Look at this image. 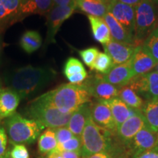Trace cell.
<instances>
[{
	"label": "cell",
	"instance_id": "7c38bea8",
	"mask_svg": "<svg viewBox=\"0 0 158 158\" xmlns=\"http://www.w3.org/2000/svg\"><path fill=\"white\" fill-rule=\"evenodd\" d=\"M146 124L147 123L143 114H141V110H138L137 113L128 118L117 127L116 135L118 142L124 147L127 145Z\"/></svg>",
	"mask_w": 158,
	"mask_h": 158
},
{
	"label": "cell",
	"instance_id": "d590c367",
	"mask_svg": "<svg viewBox=\"0 0 158 158\" xmlns=\"http://www.w3.org/2000/svg\"><path fill=\"white\" fill-rule=\"evenodd\" d=\"M10 158H29V154L24 144L13 145L10 153Z\"/></svg>",
	"mask_w": 158,
	"mask_h": 158
},
{
	"label": "cell",
	"instance_id": "83f0119b",
	"mask_svg": "<svg viewBox=\"0 0 158 158\" xmlns=\"http://www.w3.org/2000/svg\"><path fill=\"white\" fill-rule=\"evenodd\" d=\"M126 86L132 89L140 97L147 100L148 94V81L147 75H138L130 79Z\"/></svg>",
	"mask_w": 158,
	"mask_h": 158
},
{
	"label": "cell",
	"instance_id": "5b68a950",
	"mask_svg": "<svg viewBox=\"0 0 158 158\" xmlns=\"http://www.w3.org/2000/svg\"><path fill=\"white\" fill-rule=\"evenodd\" d=\"M110 136V132L99 127L90 116L81 136V157L86 158L94 154L110 151L114 144Z\"/></svg>",
	"mask_w": 158,
	"mask_h": 158
},
{
	"label": "cell",
	"instance_id": "6da1fadb",
	"mask_svg": "<svg viewBox=\"0 0 158 158\" xmlns=\"http://www.w3.org/2000/svg\"><path fill=\"white\" fill-rule=\"evenodd\" d=\"M56 76L51 68L27 66L12 72L7 79L8 88L14 90L21 98L37 93Z\"/></svg>",
	"mask_w": 158,
	"mask_h": 158
},
{
	"label": "cell",
	"instance_id": "e575fe53",
	"mask_svg": "<svg viewBox=\"0 0 158 158\" xmlns=\"http://www.w3.org/2000/svg\"><path fill=\"white\" fill-rule=\"evenodd\" d=\"M54 131L58 145L68 141V140H70L74 136L72 132L68 129L67 126L66 127L56 128V129H54Z\"/></svg>",
	"mask_w": 158,
	"mask_h": 158
},
{
	"label": "cell",
	"instance_id": "52a82bcc",
	"mask_svg": "<svg viewBox=\"0 0 158 158\" xmlns=\"http://www.w3.org/2000/svg\"><path fill=\"white\" fill-rule=\"evenodd\" d=\"M157 139L158 133L152 130L146 124L124 147L132 158L144 152L155 149Z\"/></svg>",
	"mask_w": 158,
	"mask_h": 158
},
{
	"label": "cell",
	"instance_id": "8992f818",
	"mask_svg": "<svg viewBox=\"0 0 158 158\" xmlns=\"http://www.w3.org/2000/svg\"><path fill=\"white\" fill-rule=\"evenodd\" d=\"M158 27V5L150 0H142L135 6V39L141 45Z\"/></svg>",
	"mask_w": 158,
	"mask_h": 158
},
{
	"label": "cell",
	"instance_id": "f546056e",
	"mask_svg": "<svg viewBox=\"0 0 158 158\" xmlns=\"http://www.w3.org/2000/svg\"><path fill=\"white\" fill-rule=\"evenodd\" d=\"M84 71H86V70H85L84 65L78 59L70 57L65 62L64 67V74L67 77V78L73 76V75L84 72Z\"/></svg>",
	"mask_w": 158,
	"mask_h": 158
},
{
	"label": "cell",
	"instance_id": "cb8c5ba5",
	"mask_svg": "<svg viewBox=\"0 0 158 158\" xmlns=\"http://www.w3.org/2000/svg\"><path fill=\"white\" fill-rule=\"evenodd\" d=\"M141 112L147 125L158 133V100H147L144 102Z\"/></svg>",
	"mask_w": 158,
	"mask_h": 158
},
{
	"label": "cell",
	"instance_id": "ab89813d",
	"mask_svg": "<svg viewBox=\"0 0 158 158\" xmlns=\"http://www.w3.org/2000/svg\"><path fill=\"white\" fill-rule=\"evenodd\" d=\"M132 158H158V149H155L144 152Z\"/></svg>",
	"mask_w": 158,
	"mask_h": 158
},
{
	"label": "cell",
	"instance_id": "4fadbf2b",
	"mask_svg": "<svg viewBox=\"0 0 158 158\" xmlns=\"http://www.w3.org/2000/svg\"><path fill=\"white\" fill-rule=\"evenodd\" d=\"M105 53L112 59L114 66L128 62L135 54L138 47L118 43L113 40L103 45Z\"/></svg>",
	"mask_w": 158,
	"mask_h": 158
},
{
	"label": "cell",
	"instance_id": "7402d4cb",
	"mask_svg": "<svg viewBox=\"0 0 158 158\" xmlns=\"http://www.w3.org/2000/svg\"><path fill=\"white\" fill-rule=\"evenodd\" d=\"M91 29L94 38L102 45H106L111 40L109 28L103 18L88 15Z\"/></svg>",
	"mask_w": 158,
	"mask_h": 158
},
{
	"label": "cell",
	"instance_id": "bcb514c9",
	"mask_svg": "<svg viewBox=\"0 0 158 158\" xmlns=\"http://www.w3.org/2000/svg\"><path fill=\"white\" fill-rule=\"evenodd\" d=\"M154 71L156 73H158V63L157 64H156V66L155 67V68H154Z\"/></svg>",
	"mask_w": 158,
	"mask_h": 158
},
{
	"label": "cell",
	"instance_id": "44dd1931",
	"mask_svg": "<svg viewBox=\"0 0 158 158\" xmlns=\"http://www.w3.org/2000/svg\"><path fill=\"white\" fill-rule=\"evenodd\" d=\"M54 5L53 0H21L20 15L48 14Z\"/></svg>",
	"mask_w": 158,
	"mask_h": 158
},
{
	"label": "cell",
	"instance_id": "8fae6325",
	"mask_svg": "<svg viewBox=\"0 0 158 158\" xmlns=\"http://www.w3.org/2000/svg\"><path fill=\"white\" fill-rule=\"evenodd\" d=\"M91 117L99 127L116 134V125L109 106L104 101H98L91 104Z\"/></svg>",
	"mask_w": 158,
	"mask_h": 158
},
{
	"label": "cell",
	"instance_id": "f907efd6",
	"mask_svg": "<svg viewBox=\"0 0 158 158\" xmlns=\"http://www.w3.org/2000/svg\"><path fill=\"white\" fill-rule=\"evenodd\" d=\"M156 149H158V139H157V146H156Z\"/></svg>",
	"mask_w": 158,
	"mask_h": 158
},
{
	"label": "cell",
	"instance_id": "ba28073f",
	"mask_svg": "<svg viewBox=\"0 0 158 158\" xmlns=\"http://www.w3.org/2000/svg\"><path fill=\"white\" fill-rule=\"evenodd\" d=\"M77 5H56L47 14V37L45 45L55 43V36L60 29L62 23L73 14Z\"/></svg>",
	"mask_w": 158,
	"mask_h": 158
},
{
	"label": "cell",
	"instance_id": "e0dca14e",
	"mask_svg": "<svg viewBox=\"0 0 158 158\" xmlns=\"http://www.w3.org/2000/svg\"><path fill=\"white\" fill-rule=\"evenodd\" d=\"M103 19L109 28L111 40L116 42L124 43V44L134 45L136 47L139 46L136 43L135 37L128 33L126 29L116 21L115 18L110 13L108 12L105 15Z\"/></svg>",
	"mask_w": 158,
	"mask_h": 158
},
{
	"label": "cell",
	"instance_id": "8d00e7d4",
	"mask_svg": "<svg viewBox=\"0 0 158 158\" xmlns=\"http://www.w3.org/2000/svg\"><path fill=\"white\" fill-rule=\"evenodd\" d=\"M110 158H130L129 152L122 144L114 143L111 149Z\"/></svg>",
	"mask_w": 158,
	"mask_h": 158
},
{
	"label": "cell",
	"instance_id": "484cf974",
	"mask_svg": "<svg viewBox=\"0 0 158 158\" xmlns=\"http://www.w3.org/2000/svg\"><path fill=\"white\" fill-rule=\"evenodd\" d=\"M118 98L121 99L128 107L134 110H141L144 105L143 99L135 91L127 86L119 88Z\"/></svg>",
	"mask_w": 158,
	"mask_h": 158
},
{
	"label": "cell",
	"instance_id": "d6986e66",
	"mask_svg": "<svg viewBox=\"0 0 158 158\" xmlns=\"http://www.w3.org/2000/svg\"><path fill=\"white\" fill-rule=\"evenodd\" d=\"M104 102L109 106L111 110L116 127H119L128 118L135 114L138 111V110H134L128 107L127 105L118 98L110 99L109 100H106Z\"/></svg>",
	"mask_w": 158,
	"mask_h": 158
},
{
	"label": "cell",
	"instance_id": "9c48e42d",
	"mask_svg": "<svg viewBox=\"0 0 158 158\" xmlns=\"http://www.w3.org/2000/svg\"><path fill=\"white\" fill-rule=\"evenodd\" d=\"M90 95L99 101H106L118 98L119 88L103 80L101 75H95L85 80L82 84Z\"/></svg>",
	"mask_w": 158,
	"mask_h": 158
},
{
	"label": "cell",
	"instance_id": "74e56055",
	"mask_svg": "<svg viewBox=\"0 0 158 158\" xmlns=\"http://www.w3.org/2000/svg\"><path fill=\"white\" fill-rule=\"evenodd\" d=\"M7 140H8V138H7L5 129L0 122V157L5 155Z\"/></svg>",
	"mask_w": 158,
	"mask_h": 158
},
{
	"label": "cell",
	"instance_id": "1f68e13d",
	"mask_svg": "<svg viewBox=\"0 0 158 158\" xmlns=\"http://www.w3.org/2000/svg\"><path fill=\"white\" fill-rule=\"evenodd\" d=\"M155 60L158 63V28L151 33L143 43Z\"/></svg>",
	"mask_w": 158,
	"mask_h": 158
},
{
	"label": "cell",
	"instance_id": "ee69618b",
	"mask_svg": "<svg viewBox=\"0 0 158 158\" xmlns=\"http://www.w3.org/2000/svg\"><path fill=\"white\" fill-rule=\"evenodd\" d=\"M118 1L120 2L135 7V6H137L138 4L141 2L142 0H118Z\"/></svg>",
	"mask_w": 158,
	"mask_h": 158
},
{
	"label": "cell",
	"instance_id": "816d5d0a",
	"mask_svg": "<svg viewBox=\"0 0 158 158\" xmlns=\"http://www.w3.org/2000/svg\"><path fill=\"white\" fill-rule=\"evenodd\" d=\"M0 53H1V43H0Z\"/></svg>",
	"mask_w": 158,
	"mask_h": 158
},
{
	"label": "cell",
	"instance_id": "7dc6e473",
	"mask_svg": "<svg viewBox=\"0 0 158 158\" xmlns=\"http://www.w3.org/2000/svg\"><path fill=\"white\" fill-rule=\"evenodd\" d=\"M150 1L153 2L154 3H155V4H157V5H158V0H150Z\"/></svg>",
	"mask_w": 158,
	"mask_h": 158
},
{
	"label": "cell",
	"instance_id": "f35d334b",
	"mask_svg": "<svg viewBox=\"0 0 158 158\" xmlns=\"http://www.w3.org/2000/svg\"><path fill=\"white\" fill-rule=\"evenodd\" d=\"M87 72H86V71H84V72L80 73L73 75V76L69 77L68 79L71 84H81L82 82H84V81L86 80V78H87Z\"/></svg>",
	"mask_w": 158,
	"mask_h": 158
},
{
	"label": "cell",
	"instance_id": "4dcf8cb0",
	"mask_svg": "<svg viewBox=\"0 0 158 158\" xmlns=\"http://www.w3.org/2000/svg\"><path fill=\"white\" fill-rule=\"evenodd\" d=\"M146 75L148 81L147 100H158V73L155 71H152Z\"/></svg>",
	"mask_w": 158,
	"mask_h": 158
},
{
	"label": "cell",
	"instance_id": "681fc988",
	"mask_svg": "<svg viewBox=\"0 0 158 158\" xmlns=\"http://www.w3.org/2000/svg\"><path fill=\"white\" fill-rule=\"evenodd\" d=\"M102 1H104V2H106L108 3V2H109L110 1V0H102Z\"/></svg>",
	"mask_w": 158,
	"mask_h": 158
},
{
	"label": "cell",
	"instance_id": "30bf717a",
	"mask_svg": "<svg viewBox=\"0 0 158 158\" xmlns=\"http://www.w3.org/2000/svg\"><path fill=\"white\" fill-rule=\"evenodd\" d=\"M108 12L115 18L128 33L135 37V7L120 2L118 0H110L108 2Z\"/></svg>",
	"mask_w": 158,
	"mask_h": 158
},
{
	"label": "cell",
	"instance_id": "4316f807",
	"mask_svg": "<svg viewBox=\"0 0 158 158\" xmlns=\"http://www.w3.org/2000/svg\"><path fill=\"white\" fill-rule=\"evenodd\" d=\"M42 45V38L37 31H27L20 40L21 48L27 54L36 51Z\"/></svg>",
	"mask_w": 158,
	"mask_h": 158
},
{
	"label": "cell",
	"instance_id": "60d3db41",
	"mask_svg": "<svg viewBox=\"0 0 158 158\" xmlns=\"http://www.w3.org/2000/svg\"><path fill=\"white\" fill-rule=\"evenodd\" d=\"M111 157V149L108 152H102L97 153L86 158H110Z\"/></svg>",
	"mask_w": 158,
	"mask_h": 158
},
{
	"label": "cell",
	"instance_id": "c3c4849f",
	"mask_svg": "<svg viewBox=\"0 0 158 158\" xmlns=\"http://www.w3.org/2000/svg\"><path fill=\"white\" fill-rule=\"evenodd\" d=\"M0 158H8V157H7V155H4L3 157H1Z\"/></svg>",
	"mask_w": 158,
	"mask_h": 158
},
{
	"label": "cell",
	"instance_id": "9a60e30c",
	"mask_svg": "<svg viewBox=\"0 0 158 158\" xmlns=\"http://www.w3.org/2000/svg\"><path fill=\"white\" fill-rule=\"evenodd\" d=\"M101 76L103 80L118 88L126 86L130 79L135 76L132 69L131 59L123 64L115 65L108 73Z\"/></svg>",
	"mask_w": 158,
	"mask_h": 158
},
{
	"label": "cell",
	"instance_id": "f6af8a7d",
	"mask_svg": "<svg viewBox=\"0 0 158 158\" xmlns=\"http://www.w3.org/2000/svg\"><path fill=\"white\" fill-rule=\"evenodd\" d=\"M48 158H64V157H63L62 154L61 153V152L55 150V151L52 152H51L50 154H48Z\"/></svg>",
	"mask_w": 158,
	"mask_h": 158
},
{
	"label": "cell",
	"instance_id": "d6a6232c",
	"mask_svg": "<svg viewBox=\"0 0 158 158\" xmlns=\"http://www.w3.org/2000/svg\"><path fill=\"white\" fill-rule=\"evenodd\" d=\"M78 53L84 64L88 66L91 70H92L94 63L100 53L98 49L95 47H91V48L79 51Z\"/></svg>",
	"mask_w": 158,
	"mask_h": 158
},
{
	"label": "cell",
	"instance_id": "d4e9b609",
	"mask_svg": "<svg viewBox=\"0 0 158 158\" xmlns=\"http://www.w3.org/2000/svg\"><path fill=\"white\" fill-rule=\"evenodd\" d=\"M57 143L54 129L48 128L38 138V149L42 155H48L56 149Z\"/></svg>",
	"mask_w": 158,
	"mask_h": 158
},
{
	"label": "cell",
	"instance_id": "277c9868",
	"mask_svg": "<svg viewBox=\"0 0 158 158\" xmlns=\"http://www.w3.org/2000/svg\"><path fill=\"white\" fill-rule=\"evenodd\" d=\"M72 114L62 113L40 97L32 100L27 108V114L31 119L52 129L68 126Z\"/></svg>",
	"mask_w": 158,
	"mask_h": 158
},
{
	"label": "cell",
	"instance_id": "2e32d148",
	"mask_svg": "<svg viewBox=\"0 0 158 158\" xmlns=\"http://www.w3.org/2000/svg\"><path fill=\"white\" fill-rule=\"evenodd\" d=\"M21 97L10 88L0 89V121L15 113Z\"/></svg>",
	"mask_w": 158,
	"mask_h": 158
},
{
	"label": "cell",
	"instance_id": "5bb4252c",
	"mask_svg": "<svg viewBox=\"0 0 158 158\" xmlns=\"http://www.w3.org/2000/svg\"><path fill=\"white\" fill-rule=\"evenodd\" d=\"M132 69L135 76L146 75L155 68L157 62L143 45L138 46L131 58Z\"/></svg>",
	"mask_w": 158,
	"mask_h": 158
},
{
	"label": "cell",
	"instance_id": "7a4b0ae2",
	"mask_svg": "<svg viewBox=\"0 0 158 158\" xmlns=\"http://www.w3.org/2000/svg\"><path fill=\"white\" fill-rule=\"evenodd\" d=\"M61 112L72 114L79 107L91 101L89 92L82 84H64L40 96Z\"/></svg>",
	"mask_w": 158,
	"mask_h": 158
},
{
	"label": "cell",
	"instance_id": "836d02e7",
	"mask_svg": "<svg viewBox=\"0 0 158 158\" xmlns=\"http://www.w3.org/2000/svg\"><path fill=\"white\" fill-rule=\"evenodd\" d=\"M81 138L73 136L68 141L57 146L56 151L59 152H81Z\"/></svg>",
	"mask_w": 158,
	"mask_h": 158
},
{
	"label": "cell",
	"instance_id": "b9f144b4",
	"mask_svg": "<svg viewBox=\"0 0 158 158\" xmlns=\"http://www.w3.org/2000/svg\"><path fill=\"white\" fill-rule=\"evenodd\" d=\"M64 158H81L79 152H61Z\"/></svg>",
	"mask_w": 158,
	"mask_h": 158
},
{
	"label": "cell",
	"instance_id": "603a6c76",
	"mask_svg": "<svg viewBox=\"0 0 158 158\" xmlns=\"http://www.w3.org/2000/svg\"><path fill=\"white\" fill-rule=\"evenodd\" d=\"M77 7L91 16L103 18L108 13V3L102 0H76Z\"/></svg>",
	"mask_w": 158,
	"mask_h": 158
},
{
	"label": "cell",
	"instance_id": "f1b7e54d",
	"mask_svg": "<svg viewBox=\"0 0 158 158\" xmlns=\"http://www.w3.org/2000/svg\"><path fill=\"white\" fill-rule=\"evenodd\" d=\"M114 67V62L109 55L106 53L100 52L94 63L92 70H96L101 75H106Z\"/></svg>",
	"mask_w": 158,
	"mask_h": 158
},
{
	"label": "cell",
	"instance_id": "3957f363",
	"mask_svg": "<svg viewBox=\"0 0 158 158\" xmlns=\"http://www.w3.org/2000/svg\"><path fill=\"white\" fill-rule=\"evenodd\" d=\"M5 125L10 143L13 145L34 143L45 128L35 120L23 117L16 112L5 118Z\"/></svg>",
	"mask_w": 158,
	"mask_h": 158
},
{
	"label": "cell",
	"instance_id": "7bdbcfd3",
	"mask_svg": "<svg viewBox=\"0 0 158 158\" xmlns=\"http://www.w3.org/2000/svg\"><path fill=\"white\" fill-rule=\"evenodd\" d=\"M56 5H76V0H53Z\"/></svg>",
	"mask_w": 158,
	"mask_h": 158
},
{
	"label": "cell",
	"instance_id": "ffe728a7",
	"mask_svg": "<svg viewBox=\"0 0 158 158\" xmlns=\"http://www.w3.org/2000/svg\"><path fill=\"white\" fill-rule=\"evenodd\" d=\"M21 4V0H0V28L17 20Z\"/></svg>",
	"mask_w": 158,
	"mask_h": 158
},
{
	"label": "cell",
	"instance_id": "ac0fdd59",
	"mask_svg": "<svg viewBox=\"0 0 158 158\" xmlns=\"http://www.w3.org/2000/svg\"><path fill=\"white\" fill-rule=\"evenodd\" d=\"M90 116L91 104L88 102L82 105L72 114L67 127L75 136L81 137L86 122Z\"/></svg>",
	"mask_w": 158,
	"mask_h": 158
}]
</instances>
